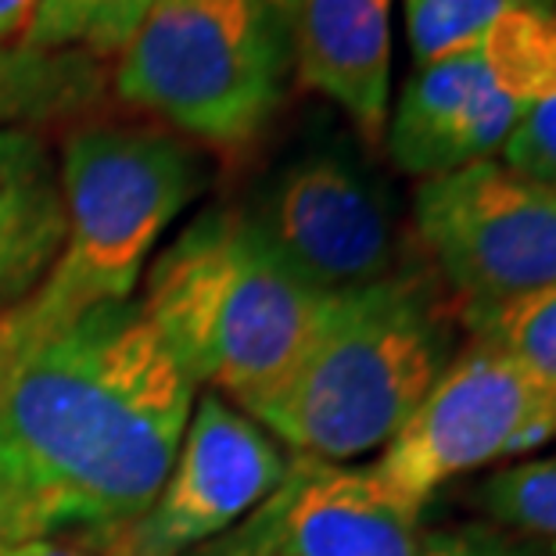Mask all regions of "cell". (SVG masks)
<instances>
[{
    "label": "cell",
    "instance_id": "1",
    "mask_svg": "<svg viewBox=\"0 0 556 556\" xmlns=\"http://www.w3.org/2000/svg\"><path fill=\"white\" fill-rule=\"evenodd\" d=\"M194 384L140 305L109 302L33 338L0 399V546H93L155 503Z\"/></svg>",
    "mask_w": 556,
    "mask_h": 556
},
{
    "label": "cell",
    "instance_id": "2",
    "mask_svg": "<svg viewBox=\"0 0 556 556\" xmlns=\"http://www.w3.org/2000/svg\"><path fill=\"white\" fill-rule=\"evenodd\" d=\"M330 299L283 263L244 208L212 205L155 255L137 305L187 381L248 413L288 381Z\"/></svg>",
    "mask_w": 556,
    "mask_h": 556
},
{
    "label": "cell",
    "instance_id": "3",
    "mask_svg": "<svg viewBox=\"0 0 556 556\" xmlns=\"http://www.w3.org/2000/svg\"><path fill=\"white\" fill-rule=\"evenodd\" d=\"M459 327L424 266L341 291L288 381L248 417L324 464L384 448L453 363Z\"/></svg>",
    "mask_w": 556,
    "mask_h": 556
},
{
    "label": "cell",
    "instance_id": "4",
    "mask_svg": "<svg viewBox=\"0 0 556 556\" xmlns=\"http://www.w3.org/2000/svg\"><path fill=\"white\" fill-rule=\"evenodd\" d=\"M58 169L65 244L22 305L37 334L98 305L129 302L165 230L208 184V159L165 126H79L58 151Z\"/></svg>",
    "mask_w": 556,
    "mask_h": 556
},
{
    "label": "cell",
    "instance_id": "5",
    "mask_svg": "<svg viewBox=\"0 0 556 556\" xmlns=\"http://www.w3.org/2000/svg\"><path fill=\"white\" fill-rule=\"evenodd\" d=\"M291 47L274 0H155L115 58V98L194 144L244 148L277 119Z\"/></svg>",
    "mask_w": 556,
    "mask_h": 556
},
{
    "label": "cell",
    "instance_id": "6",
    "mask_svg": "<svg viewBox=\"0 0 556 556\" xmlns=\"http://www.w3.org/2000/svg\"><path fill=\"white\" fill-rule=\"evenodd\" d=\"M553 90L556 11H510L467 47L417 65L388 112V155L417 180L484 162Z\"/></svg>",
    "mask_w": 556,
    "mask_h": 556
},
{
    "label": "cell",
    "instance_id": "7",
    "mask_svg": "<svg viewBox=\"0 0 556 556\" xmlns=\"http://www.w3.org/2000/svg\"><path fill=\"white\" fill-rule=\"evenodd\" d=\"M556 438V384L510 352L470 338L384 445L370 475L413 510L467 470Z\"/></svg>",
    "mask_w": 556,
    "mask_h": 556
},
{
    "label": "cell",
    "instance_id": "8",
    "mask_svg": "<svg viewBox=\"0 0 556 556\" xmlns=\"http://www.w3.org/2000/svg\"><path fill=\"white\" fill-rule=\"evenodd\" d=\"M413 230L459 309H492L556 283V191L495 159L420 180Z\"/></svg>",
    "mask_w": 556,
    "mask_h": 556
},
{
    "label": "cell",
    "instance_id": "9",
    "mask_svg": "<svg viewBox=\"0 0 556 556\" xmlns=\"http://www.w3.org/2000/svg\"><path fill=\"white\" fill-rule=\"evenodd\" d=\"M244 216L294 274L327 294L406 269L395 201L345 140L313 144L283 162Z\"/></svg>",
    "mask_w": 556,
    "mask_h": 556
},
{
    "label": "cell",
    "instance_id": "10",
    "mask_svg": "<svg viewBox=\"0 0 556 556\" xmlns=\"http://www.w3.org/2000/svg\"><path fill=\"white\" fill-rule=\"evenodd\" d=\"M291 456L263 424L219 395H201L169 478L137 520L87 546L98 556H187L277 492Z\"/></svg>",
    "mask_w": 556,
    "mask_h": 556
},
{
    "label": "cell",
    "instance_id": "11",
    "mask_svg": "<svg viewBox=\"0 0 556 556\" xmlns=\"http://www.w3.org/2000/svg\"><path fill=\"white\" fill-rule=\"evenodd\" d=\"M431 531L370 470L291 456L274 495L187 556H424Z\"/></svg>",
    "mask_w": 556,
    "mask_h": 556
},
{
    "label": "cell",
    "instance_id": "12",
    "mask_svg": "<svg viewBox=\"0 0 556 556\" xmlns=\"http://www.w3.org/2000/svg\"><path fill=\"white\" fill-rule=\"evenodd\" d=\"M291 47V73L334 101L363 144H377L392 104V0H274Z\"/></svg>",
    "mask_w": 556,
    "mask_h": 556
},
{
    "label": "cell",
    "instance_id": "13",
    "mask_svg": "<svg viewBox=\"0 0 556 556\" xmlns=\"http://www.w3.org/2000/svg\"><path fill=\"white\" fill-rule=\"evenodd\" d=\"M65 244V198L40 129H0V313L26 305Z\"/></svg>",
    "mask_w": 556,
    "mask_h": 556
},
{
    "label": "cell",
    "instance_id": "14",
    "mask_svg": "<svg viewBox=\"0 0 556 556\" xmlns=\"http://www.w3.org/2000/svg\"><path fill=\"white\" fill-rule=\"evenodd\" d=\"M104 98L101 62L76 51L0 43V129L73 119Z\"/></svg>",
    "mask_w": 556,
    "mask_h": 556
},
{
    "label": "cell",
    "instance_id": "15",
    "mask_svg": "<svg viewBox=\"0 0 556 556\" xmlns=\"http://www.w3.org/2000/svg\"><path fill=\"white\" fill-rule=\"evenodd\" d=\"M155 0H40L22 43L112 62L126 51Z\"/></svg>",
    "mask_w": 556,
    "mask_h": 556
},
{
    "label": "cell",
    "instance_id": "16",
    "mask_svg": "<svg viewBox=\"0 0 556 556\" xmlns=\"http://www.w3.org/2000/svg\"><path fill=\"white\" fill-rule=\"evenodd\" d=\"M459 324L556 384V283L492 309H459Z\"/></svg>",
    "mask_w": 556,
    "mask_h": 556
},
{
    "label": "cell",
    "instance_id": "17",
    "mask_svg": "<svg viewBox=\"0 0 556 556\" xmlns=\"http://www.w3.org/2000/svg\"><path fill=\"white\" fill-rule=\"evenodd\" d=\"M556 11V0H406V33L417 65L459 51L510 11Z\"/></svg>",
    "mask_w": 556,
    "mask_h": 556
},
{
    "label": "cell",
    "instance_id": "18",
    "mask_svg": "<svg viewBox=\"0 0 556 556\" xmlns=\"http://www.w3.org/2000/svg\"><path fill=\"white\" fill-rule=\"evenodd\" d=\"M475 503L503 531L556 539V453L495 470L478 484Z\"/></svg>",
    "mask_w": 556,
    "mask_h": 556
},
{
    "label": "cell",
    "instance_id": "19",
    "mask_svg": "<svg viewBox=\"0 0 556 556\" xmlns=\"http://www.w3.org/2000/svg\"><path fill=\"white\" fill-rule=\"evenodd\" d=\"M503 165L556 191V90L531 104L503 144Z\"/></svg>",
    "mask_w": 556,
    "mask_h": 556
},
{
    "label": "cell",
    "instance_id": "20",
    "mask_svg": "<svg viewBox=\"0 0 556 556\" xmlns=\"http://www.w3.org/2000/svg\"><path fill=\"white\" fill-rule=\"evenodd\" d=\"M424 556H549L528 542L514 539L510 531L470 525L459 531H431Z\"/></svg>",
    "mask_w": 556,
    "mask_h": 556
},
{
    "label": "cell",
    "instance_id": "21",
    "mask_svg": "<svg viewBox=\"0 0 556 556\" xmlns=\"http://www.w3.org/2000/svg\"><path fill=\"white\" fill-rule=\"evenodd\" d=\"M33 338H37V327L26 319L22 305L11 313H0V399H4V388L11 381V374H15L18 359L26 356Z\"/></svg>",
    "mask_w": 556,
    "mask_h": 556
},
{
    "label": "cell",
    "instance_id": "22",
    "mask_svg": "<svg viewBox=\"0 0 556 556\" xmlns=\"http://www.w3.org/2000/svg\"><path fill=\"white\" fill-rule=\"evenodd\" d=\"M40 0H0V43H22Z\"/></svg>",
    "mask_w": 556,
    "mask_h": 556
},
{
    "label": "cell",
    "instance_id": "23",
    "mask_svg": "<svg viewBox=\"0 0 556 556\" xmlns=\"http://www.w3.org/2000/svg\"><path fill=\"white\" fill-rule=\"evenodd\" d=\"M4 556H98V553L83 549V546H76V542L40 539V542H18V546H4Z\"/></svg>",
    "mask_w": 556,
    "mask_h": 556
},
{
    "label": "cell",
    "instance_id": "24",
    "mask_svg": "<svg viewBox=\"0 0 556 556\" xmlns=\"http://www.w3.org/2000/svg\"><path fill=\"white\" fill-rule=\"evenodd\" d=\"M0 556H4V546H0Z\"/></svg>",
    "mask_w": 556,
    "mask_h": 556
}]
</instances>
